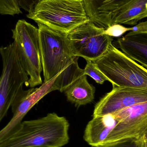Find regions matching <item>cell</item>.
Listing matches in <instances>:
<instances>
[{
  "instance_id": "6da1fadb",
  "label": "cell",
  "mask_w": 147,
  "mask_h": 147,
  "mask_svg": "<svg viewBox=\"0 0 147 147\" xmlns=\"http://www.w3.org/2000/svg\"><path fill=\"white\" fill-rule=\"evenodd\" d=\"M40 60L44 83L57 76L53 85V91L61 92L84 74L79 66V57L71 53L68 34L38 23Z\"/></svg>"
},
{
  "instance_id": "7a4b0ae2",
  "label": "cell",
  "mask_w": 147,
  "mask_h": 147,
  "mask_svg": "<svg viewBox=\"0 0 147 147\" xmlns=\"http://www.w3.org/2000/svg\"><path fill=\"white\" fill-rule=\"evenodd\" d=\"M68 120L55 113L22 121L0 147H62L69 141Z\"/></svg>"
},
{
  "instance_id": "3957f363",
  "label": "cell",
  "mask_w": 147,
  "mask_h": 147,
  "mask_svg": "<svg viewBox=\"0 0 147 147\" xmlns=\"http://www.w3.org/2000/svg\"><path fill=\"white\" fill-rule=\"evenodd\" d=\"M27 17L67 34L90 21L83 0H39Z\"/></svg>"
},
{
  "instance_id": "277c9868",
  "label": "cell",
  "mask_w": 147,
  "mask_h": 147,
  "mask_svg": "<svg viewBox=\"0 0 147 147\" xmlns=\"http://www.w3.org/2000/svg\"><path fill=\"white\" fill-rule=\"evenodd\" d=\"M2 70L0 77V123L6 116L10 107L33 88L23 89L27 85L29 77L21 62L15 42L0 47Z\"/></svg>"
},
{
  "instance_id": "5b68a950",
  "label": "cell",
  "mask_w": 147,
  "mask_h": 147,
  "mask_svg": "<svg viewBox=\"0 0 147 147\" xmlns=\"http://www.w3.org/2000/svg\"><path fill=\"white\" fill-rule=\"evenodd\" d=\"M112 85L147 90V69L111 44L102 57L92 61Z\"/></svg>"
},
{
  "instance_id": "8992f818",
  "label": "cell",
  "mask_w": 147,
  "mask_h": 147,
  "mask_svg": "<svg viewBox=\"0 0 147 147\" xmlns=\"http://www.w3.org/2000/svg\"><path fill=\"white\" fill-rule=\"evenodd\" d=\"M12 38L16 45L22 66L32 88L42 84L38 28L24 20H19L12 30Z\"/></svg>"
},
{
  "instance_id": "52a82bcc",
  "label": "cell",
  "mask_w": 147,
  "mask_h": 147,
  "mask_svg": "<svg viewBox=\"0 0 147 147\" xmlns=\"http://www.w3.org/2000/svg\"><path fill=\"white\" fill-rule=\"evenodd\" d=\"M105 28L90 20L68 34L72 55L92 61L103 56L113 40L112 37L104 34Z\"/></svg>"
},
{
  "instance_id": "ba28073f",
  "label": "cell",
  "mask_w": 147,
  "mask_h": 147,
  "mask_svg": "<svg viewBox=\"0 0 147 147\" xmlns=\"http://www.w3.org/2000/svg\"><path fill=\"white\" fill-rule=\"evenodd\" d=\"M112 114L117 123L103 145L128 139L142 140L147 133V102Z\"/></svg>"
},
{
  "instance_id": "9c48e42d",
  "label": "cell",
  "mask_w": 147,
  "mask_h": 147,
  "mask_svg": "<svg viewBox=\"0 0 147 147\" xmlns=\"http://www.w3.org/2000/svg\"><path fill=\"white\" fill-rule=\"evenodd\" d=\"M147 102V90L113 86L96 104L92 117L112 114L118 111Z\"/></svg>"
},
{
  "instance_id": "30bf717a",
  "label": "cell",
  "mask_w": 147,
  "mask_h": 147,
  "mask_svg": "<svg viewBox=\"0 0 147 147\" xmlns=\"http://www.w3.org/2000/svg\"><path fill=\"white\" fill-rule=\"evenodd\" d=\"M57 77L46 83H43L39 88H33L30 93L12 105L13 117L7 125L0 130V143L18 129L25 116L35 105L47 94L53 91V85Z\"/></svg>"
},
{
  "instance_id": "8fae6325",
  "label": "cell",
  "mask_w": 147,
  "mask_h": 147,
  "mask_svg": "<svg viewBox=\"0 0 147 147\" xmlns=\"http://www.w3.org/2000/svg\"><path fill=\"white\" fill-rule=\"evenodd\" d=\"M136 0H83L86 10L92 22L104 28L114 21Z\"/></svg>"
},
{
  "instance_id": "7c38bea8",
  "label": "cell",
  "mask_w": 147,
  "mask_h": 147,
  "mask_svg": "<svg viewBox=\"0 0 147 147\" xmlns=\"http://www.w3.org/2000/svg\"><path fill=\"white\" fill-rule=\"evenodd\" d=\"M115 44L127 57L147 69V32H130L119 38Z\"/></svg>"
},
{
  "instance_id": "4fadbf2b",
  "label": "cell",
  "mask_w": 147,
  "mask_h": 147,
  "mask_svg": "<svg viewBox=\"0 0 147 147\" xmlns=\"http://www.w3.org/2000/svg\"><path fill=\"white\" fill-rule=\"evenodd\" d=\"M117 123L112 114L94 117L85 129L84 138L90 146H102Z\"/></svg>"
},
{
  "instance_id": "5bb4252c",
  "label": "cell",
  "mask_w": 147,
  "mask_h": 147,
  "mask_svg": "<svg viewBox=\"0 0 147 147\" xmlns=\"http://www.w3.org/2000/svg\"><path fill=\"white\" fill-rule=\"evenodd\" d=\"M96 89L84 75L74 81L64 90L68 101L80 107L92 102L95 98Z\"/></svg>"
},
{
  "instance_id": "9a60e30c",
  "label": "cell",
  "mask_w": 147,
  "mask_h": 147,
  "mask_svg": "<svg viewBox=\"0 0 147 147\" xmlns=\"http://www.w3.org/2000/svg\"><path fill=\"white\" fill-rule=\"evenodd\" d=\"M147 17V0H136L116 18L114 24L135 26Z\"/></svg>"
},
{
  "instance_id": "2e32d148",
  "label": "cell",
  "mask_w": 147,
  "mask_h": 147,
  "mask_svg": "<svg viewBox=\"0 0 147 147\" xmlns=\"http://www.w3.org/2000/svg\"><path fill=\"white\" fill-rule=\"evenodd\" d=\"M86 64L84 69V74L92 78L97 84H102L109 79L90 60H86Z\"/></svg>"
},
{
  "instance_id": "e0dca14e",
  "label": "cell",
  "mask_w": 147,
  "mask_h": 147,
  "mask_svg": "<svg viewBox=\"0 0 147 147\" xmlns=\"http://www.w3.org/2000/svg\"><path fill=\"white\" fill-rule=\"evenodd\" d=\"M18 0H0V14L14 16L22 13Z\"/></svg>"
},
{
  "instance_id": "ac0fdd59",
  "label": "cell",
  "mask_w": 147,
  "mask_h": 147,
  "mask_svg": "<svg viewBox=\"0 0 147 147\" xmlns=\"http://www.w3.org/2000/svg\"><path fill=\"white\" fill-rule=\"evenodd\" d=\"M98 147H145V141L143 140L128 139L118 141Z\"/></svg>"
},
{
  "instance_id": "d6986e66",
  "label": "cell",
  "mask_w": 147,
  "mask_h": 147,
  "mask_svg": "<svg viewBox=\"0 0 147 147\" xmlns=\"http://www.w3.org/2000/svg\"><path fill=\"white\" fill-rule=\"evenodd\" d=\"M131 27L127 28L121 24H114L105 28L104 34L112 37H120L127 32H131Z\"/></svg>"
},
{
  "instance_id": "ffe728a7",
  "label": "cell",
  "mask_w": 147,
  "mask_h": 147,
  "mask_svg": "<svg viewBox=\"0 0 147 147\" xmlns=\"http://www.w3.org/2000/svg\"><path fill=\"white\" fill-rule=\"evenodd\" d=\"M39 0H18L20 7L28 12Z\"/></svg>"
},
{
  "instance_id": "44dd1931",
  "label": "cell",
  "mask_w": 147,
  "mask_h": 147,
  "mask_svg": "<svg viewBox=\"0 0 147 147\" xmlns=\"http://www.w3.org/2000/svg\"><path fill=\"white\" fill-rule=\"evenodd\" d=\"M131 28V32H147V21L140 22Z\"/></svg>"
},
{
  "instance_id": "7402d4cb",
  "label": "cell",
  "mask_w": 147,
  "mask_h": 147,
  "mask_svg": "<svg viewBox=\"0 0 147 147\" xmlns=\"http://www.w3.org/2000/svg\"><path fill=\"white\" fill-rule=\"evenodd\" d=\"M142 140L144 141H147V133L146 134V135L144 136V137L142 138Z\"/></svg>"
},
{
  "instance_id": "603a6c76",
  "label": "cell",
  "mask_w": 147,
  "mask_h": 147,
  "mask_svg": "<svg viewBox=\"0 0 147 147\" xmlns=\"http://www.w3.org/2000/svg\"><path fill=\"white\" fill-rule=\"evenodd\" d=\"M145 141V147H147V141Z\"/></svg>"
}]
</instances>
